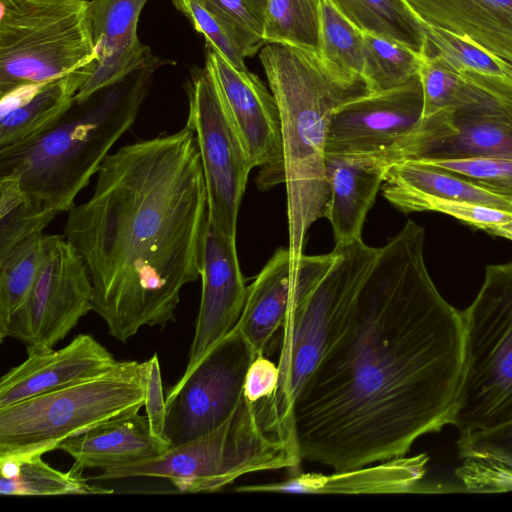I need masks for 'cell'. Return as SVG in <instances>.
Here are the masks:
<instances>
[{
    "label": "cell",
    "mask_w": 512,
    "mask_h": 512,
    "mask_svg": "<svg viewBox=\"0 0 512 512\" xmlns=\"http://www.w3.org/2000/svg\"><path fill=\"white\" fill-rule=\"evenodd\" d=\"M412 220L380 248L347 324L293 403L301 459L335 471L406 455L449 424L465 354L462 310L425 263Z\"/></svg>",
    "instance_id": "obj_1"
},
{
    "label": "cell",
    "mask_w": 512,
    "mask_h": 512,
    "mask_svg": "<svg viewBox=\"0 0 512 512\" xmlns=\"http://www.w3.org/2000/svg\"><path fill=\"white\" fill-rule=\"evenodd\" d=\"M222 26L243 56L252 57L266 44L263 22L246 0H197Z\"/></svg>",
    "instance_id": "obj_35"
},
{
    "label": "cell",
    "mask_w": 512,
    "mask_h": 512,
    "mask_svg": "<svg viewBox=\"0 0 512 512\" xmlns=\"http://www.w3.org/2000/svg\"><path fill=\"white\" fill-rule=\"evenodd\" d=\"M57 215L38 205L13 178H0V259Z\"/></svg>",
    "instance_id": "obj_30"
},
{
    "label": "cell",
    "mask_w": 512,
    "mask_h": 512,
    "mask_svg": "<svg viewBox=\"0 0 512 512\" xmlns=\"http://www.w3.org/2000/svg\"><path fill=\"white\" fill-rule=\"evenodd\" d=\"M322 0H267L263 37L319 55Z\"/></svg>",
    "instance_id": "obj_28"
},
{
    "label": "cell",
    "mask_w": 512,
    "mask_h": 512,
    "mask_svg": "<svg viewBox=\"0 0 512 512\" xmlns=\"http://www.w3.org/2000/svg\"><path fill=\"white\" fill-rule=\"evenodd\" d=\"M92 310L94 289L83 259L64 236L45 234L37 277L0 341L17 339L27 352L52 350Z\"/></svg>",
    "instance_id": "obj_12"
},
{
    "label": "cell",
    "mask_w": 512,
    "mask_h": 512,
    "mask_svg": "<svg viewBox=\"0 0 512 512\" xmlns=\"http://www.w3.org/2000/svg\"><path fill=\"white\" fill-rule=\"evenodd\" d=\"M88 0H0V95L97 61Z\"/></svg>",
    "instance_id": "obj_8"
},
{
    "label": "cell",
    "mask_w": 512,
    "mask_h": 512,
    "mask_svg": "<svg viewBox=\"0 0 512 512\" xmlns=\"http://www.w3.org/2000/svg\"><path fill=\"white\" fill-rule=\"evenodd\" d=\"M27 355L1 377L0 408L96 377L118 362L90 334L77 335L59 350Z\"/></svg>",
    "instance_id": "obj_18"
},
{
    "label": "cell",
    "mask_w": 512,
    "mask_h": 512,
    "mask_svg": "<svg viewBox=\"0 0 512 512\" xmlns=\"http://www.w3.org/2000/svg\"><path fill=\"white\" fill-rule=\"evenodd\" d=\"M144 403L145 362H117L96 377L0 408V458L43 455Z\"/></svg>",
    "instance_id": "obj_6"
},
{
    "label": "cell",
    "mask_w": 512,
    "mask_h": 512,
    "mask_svg": "<svg viewBox=\"0 0 512 512\" xmlns=\"http://www.w3.org/2000/svg\"><path fill=\"white\" fill-rule=\"evenodd\" d=\"M419 74L407 83L351 100L334 112L325 154L360 156L383 153L404 139L422 118Z\"/></svg>",
    "instance_id": "obj_14"
},
{
    "label": "cell",
    "mask_w": 512,
    "mask_h": 512,
    "mask_svg": "<svg viewBox=\"0 0 512 512\" xmlns=\"http://www.w3.org/2000/svg\"><path fill=\"white\" fill-rule=\"evenodd\" d=\"M145 410L152 433L165 441L166 399L158 355L145 361ZM168 442V441H167ZM169 443V442H168Z\"/></svg>",
    "instance_id": "obj_40"
},
{
    "label": "cell",
    "mask_w": 512,
    "mask_h": 512,
    "mask_svg": "<svg viewBox=\"0 0 512 512\" xmlns=\"http://www.w3.org/2000/svg\"><path fill=\"white\" fill-rule=\"evenodd\" d=\"M258 356L235 326L166 397L165 438L171 447L219 427L244 398L248 369Z\"/></svg>",
    "instance_id": "obj_13"
},
{
    "label": "cell",
    "mask_w": 512,
    "mask_h": 512,
    "mask_svg": "<svg viewBox=\"0 0 512 512\" xmlns=\"http://www.w3.org/2000/svg\"><path fill=\"white\" fill-rule=\"evenodd\" d=\"M390 203L404 213L435 211L448 214L494 236H498L499 231L512 221L511 212L435 197L406 196L394 199Z\"/></svg>",
    "instance_id": "obj_34"
},
{
    "label": "cell",
    "mask_w": 512,
    "mask_h": 512,
    "mask_svg": "<svg viewBox=\"0 0 512 512\" xmlns=\"http://www.w3.org/2000/svg\"><path fill=\"white\" fill-rule=\"evenodd\" d=\"M200 277V307L183 375L188 374L236 326L248 294L238 261L236 240L227 238L209 222Z\"/></svg>",
    "instance_id": "obj_17"
},
{
    "label": "cell",
    "mask_w": 512,
    "mask_h": 512,
    "mask_svg": "<svg viewBox=\"0 0 512 512\" xmlns=\"http://www.w3.org/2000/svg\"><path fill=\"white\" fill-rule=\"evenodd\" d=\"M319 55L336 68L354 75H362L364 34L329 0L321 2Z\"/></svg>",
    "instance_id": "obj_32"
},
{
    "label": "cell",
    "mask_w": 512,
    "mask_h": 512,
    "mask_svg": "<svg viewBox=\"0 0 512 512\" xmlns=\"http://www.w3.org/2000/svg\"><path fill=\"white\" fill-rule=\"evenodd\" d=\"M452 107L422 117L398 144L377 154L389 167L403 160L512 158V76L460 72Z\"/></svg>",
    "instance_id": "obj_10"
},
{
    "label": "cell",
    "mask_w": 512,
    "mask_h": 512,
    "mask_svg": "<svg viewBox=\"0 0 512 512\" xmlns=\"http://www.w3.org/2000/svg\"><path fill=\"white\" fill-rule=\"evenodd\" d=\"M462 314L464 367L449 422L459 434L512 421V262L486 266Z\"/></svg>",
    "instance_id": "obj_7"
},
{
    "label": "cell",
    "mask_w": 512,
    "mask_h": 512,
    "mask_svg": "<svg viewBox=\"0 0 512 512\" xmlns=\"http://www.w3.org/2000/svg\"><path fill=\"white\" fill-rule=\"evenodd\" d=\"M194 29L205 37L207 48L220 53L233 67L248 70L245 57L217 20L197 0H171Z\"/></svg>",
    "instance_id": "obj_39"
},
{
    "label": "cell",
    "mask_w": 512,
    "mask_h": 512,
    "mask_svg": "<svg viewBox=\"0 0 512 512\" xmlns=\"http://www.w3.org/2000/svg\"><path fill=\"white\" fill-rule=\"evenodd\" d=\"M171 445L155 436L147 416L127 414L108 420L60 443L77 470L131 464L159 456Z\"/></svg>",
    "instance_id": "obj_24"
},
{
    "label": "cell",
    "mask_w": 512,
    "mask_h": 512,
    "mask_svg": "<svg viewBox=\"0 0 512 512\" xmlns=\"http://www.w3.org/2000/svg\"><path fill=\"white\" fill-rule=\"evenodd\" d=\"M279 381V368L264 354L255 357L245 380L244 397L251 402L273 395Z\"/></svg>",
    "instance_id": "obj_41"
},
{
    "label": "cell",
    "mask_w": 512,
    "mask_h": 512,
    "mask_svg": "<svg viewBox=\"0 0 512 512\" xmlns=\"http://www.w3.org/2000/svg\"><path fill=\"white\" fill-rule=\"evenodd\" d=\"M458 455L482 459L512 469V421L487 430L459 434Z\"/></svg>",
    "instance_id": "obj_38"
},
{
    "label": "cell",
    "mask_w": 512,
    "mask_h": 512,
    "mask_svg": "<svg viewBox=\"0 0 512 512\" xmlns=\"http://www.w3.org/2000/svg\"><path fill=\"white\" fill-rule=\"evenodd\" d=\"M255 13V15L263 22L265 18V11L267 6V0H246Z\"/></svg>",
    "instance_id": "obj_42"
},
{
    "label": "cell",
    "mask_w": 512,
    "mask_h": 512,
    "mask_svg": "<svg viewBox=\"0 0 512 512\" xmlns=\"http://www.w3.org/2000/svg\"><path fill=\"white\" fill-rule=\"evenodd\" d=\"M259 59L280 113L289 249L299 260L311 225L327 215L325 144L332 116L370 92L362 76L292 45L267 43Z\"/></svg>",
    "instance_id": "obj_3"
},
{
    "label": "cell",
    "mask_w": 512,
    "mask_h": 512,
    "mask_svg": "<svg viewBox=\"0 0 512 512\" xmlns=\"http://www.w3.org/2000/svg\"><path fill=\"white\" fill-rule=\"evenodd\" d=\"M512 202V158L472 157L420 160Z\"/></svg>",
    "instance_id": "obj_36"
},
{
    "label": "cell",
    "mask_w": 512,
    "mask_h": 512,
    "mask_svg": "<svg viewBox=\"0 0 512 512\" xmlns=\"http://www.w3.org/2000/svg\"><path fill=\"white\" fill-rule=\"evenodd\" d=\"M67 213L63 236L87 267L109 335L126 342L143 326L174 322L182 288L200 276L208 226L193 130L109 154L89 199Z\"/></svg>",
    "instance_id": "obj_2"
},
{
    "label": "cell",
    "mask_w": 512,
    "mask_h": 512,
    "mask_svg": "<svg viewBox=\"0 0 512 512\" xmlns=\"http://www.w3.org/2000/svg\"><path fill=\"white\" fill-rule=\"evenodd\" d=\"M336 250L324 255L292 257L288 248H278L268 260L248 294L236 327L257 355L274 345L288 311L306 297L330 269Z\"/></svg>",
    "instance_id": "obj_15"
},
{
    "label": "cell",
    "mask_w": 512,
    "mask_h": 512,
    "mask_svg": "<svg viewBox=\"0 0 512 512\" xmlns=\"http://www.w3.org/2000/svg\"><path fill=\"white\" fill-rule=\"evenodd\" d=\"M327 273L287 313L277 340L279 357L275 401L293 413L304 382L347 324L357 297L379 255L362 239L336 243Z\"/></svg>",
    "instance_id": "obj_9"
},
{
    "label": "cell",
    "mask_w": 512,
    "mask_h": 512,
    "mask_svg": "<svg viewBox=\"0 0 512 512\" xmlns=\"http://www.w3.org/2000/svg\"><path fill=\"white\" fill-rule=\"evenodd\" d=\"M95 63L64 76L17 87L0 95V149L44 131L74 104Z\"/></svg>",
    "instance_id": "obj_22"
},
{
    "label": "cell",
    "mask_w": 512,
    "mask_h": 512,
    "mask_svg": "<svg viewBox=\"0 0 512 512\" xmlns=\"http://www.w3.org/2000/svg\"><path fill=\"white\" fill-rule=\"evenodd\" d=\"M147 0H90L89 13L97 50L95 68L75 96L83 102L142 69L149 49L137 34L140 12Z\"/></svg>",
    "instance_id": "obj_19"
},
{
    "label": "cell",
    "mask_w": 512,
    "mask_h": 512,
    "mask_svg": "<svg viewBox=\"0 0 512 512\" xmlns=\"http://www.w3.org/2000/svg\"><path fill=\"white\" fill-rule=\"evenodd\" d=\"M426 453L393 457L330 474L300 473L285 481L239 486L238 492L375 494L414 492L426 473Z\"/></svg>",
    "instance_id": "obj_20"
},
{
    "label": "cell",
    "mask_w": 512,
    "mask_h": 512,
    "mask_svg": "<svg viewBox=\"0 0 512 512\" xmlns=\"http://www.w3.org/2000/svg\"><path fill=\"white\" fill-rule=\"evenodd\" d=\"M186 125L196 138L208 199V222L236 240L239 207L254 168L248 149L212 69L193 73Z\"/></svg>",
    "instance_id": "obj_11"
},
{
    "label": "cell",
    "mask_w": 512,
    "mask_h": 512,
    "mask_svg": "<svg viewBox=\"0 0 512 512\" xmlns=\"http://www.w3.org/2000/svg\"><path fill=\"white\" fill-rule=\"evenodd\" d=\"M364 34L362 78L370 93L399 87L419 74L422 54L383 37Z\"/></svg>",
    "instance_id": "obj_29"
},
{
    "label": "cell",
    "mask_w": 512,
    "mask_h": 512,
    "mask_svg": "<svg viewBox=\"0 0 512 512\" xmlns=\"http://www.w3.org/2000/svg\"><path fill=\"white\" fill-rule=\"evenodd\" d=\"M206 64L214 72L254 167L258 186L269 189L285 182L281 119L276 99L259 77L233 67L208 48Z\"/></svg>",
    "instance_id": "obj_16"
},
{
    "label": "cell",
    "mask_w": 512,
    "mask_h": 512,
    "mask_svg": "<svg viewBox=\"0 0 512 512\" xmlns=\"http://www.w3.org/2000/svg\"><path fill=\"white\" fill-rule=\"evenodd\" d=\"M45 233L27 238L0 259V335L28 295L40 268Z\"/></svg>",
    "instance_id": "obj_31"
},
{
    "label": "cell",
    "mask_w": 512,
    "mask_h": 512,
    "mask_svg": "<svg viewBox=\"0 0 512 512\" xmlns=\"http://www.w3.org/2000/svg\"><path fill=\"white\" fill-rule=\"evenodd\" d=\"M117 85V84H116ZM116 85L76 102L54 124L0 149V178L16 179L42 208L69 212L104 159L134 123L144 85Z\"/></svg>",
    "instance_id": "obj_4"
},
{
    "label": "cell",
    "mask_w": 512,
    "mask_h": 512,
    "mask_svg": "<svg viewBox=\"0 0 512 512\" xmlns=\"http://www.w3.org/2000/svg\"><path fill=\"white\" fill-rule=\"evenodd\" d=\"M293 418L272 395L256 402L245 397L219 427L163 454L105 468L94 480L135 477L168 479L181 492L217 491L254 472L297 467L301 461Z\"/></svg>",
    "instance_id": "obj_5"
},
{
    "label": "cell",
    "mask_w": 512,
    "mask_h": 512,
    "mask_svg": "<svg viewBox=\"0 0 512 512\" xmlns=\"http://www.w3.org/2000/svg\"><path fill=\"white\" fill-rule=\"evenodd\" d=\"M419 78L423 92L422 117H427L458 100L465 79L442 56L427 47L422 54Z\"/></svg>",
    "instance_id": "obj_37"
},
{
    "label": "cell",
    "mask_w": 512,
    "mask_h": 512,
    "mask_svg": "<svg viewBox=\"0 0 512 512\" xmlns=\"http://www.w3.org/2000/svg\"><path fill=\"white\" fill-rule=\"evenodd\" d=\"M382 190L389 202L406 196H426L512 213V202L420 160H403L390 165L384 175Z\"/></svg>",
    "instance_id": "obj_25"
},
{
    "label": "cell",
    "mask_w": 512,
    "mask_h": 512,
    "mask_svg": "<svg viewBox=\"0 0 512 512\" xmlns=\"http://www.w3.org/2000/svg\"><path fill=\"white\" fill-rule=\"evenodd\" d=\"M424 31L427 48L442 56L458 72L512 76L503 62L468 37L426 24Z\"/></svg>",
    "instance_id": "obj_33"
},
{
    "label": "cell",
    "mask_w": 512,
    "mask_h": 512,
    "mask_svg": "<svg viewBox=\"0 0 512 512\" xmlns=\"http://www.w3.org/2000/svg\"><path fill=\"white\" fill-rule=\"evenodd\" d=\"M362 33L390 39L423 54L424 24L405 0H329Z\"/></svg>",
    "instance_id": "obj_27"
},
{
    "label": "cell",
    "mask_w": 512,
    "mask_h": 512,
    "mask_svg": "<svg viewBox=\"0 0 512 512\" xmlns=\"http://www.w3.org/2000/svg\"><path fill=\"white\" fill-rule=\"evenodd\" d=\"M34 455L0 458V494L3 496H59L112 494V489L91 485L81 470L68 472L51 467Z\"/></svg>",
    "instance_id": "obj_26"
},
{
    "label": "cell",
    "mask_w": 512,
    "mask_h": 512,
    "mask_svg": "<svg viewBox=\"0 0 512 512\" xmlns=\"http://www.w3.org/2000/svg\"><path fill=\"white\" fill-rule=\"evenodd\" d=\"M422 23L471 39L512 72V0H405Z\"/></svg>",
    "instance_id": "obj_23"
},
{
    "label": "cell",
    "mask_w": 512,
    "mask_h": 512,
    "mask_svg": "<svg viewBox=\"0 0 512 512\" xmlns=\"http://www.w3.org/2000/svg\"><path fill=\"white\" fill-rule=\"evenodd\" d=\"M387 168L376 155L325 154L330 193L326 218L336 243L362 239L366 215L375 202Z\"/></svg>",
    "instance_id": "obj_21"
}]
</instances>
